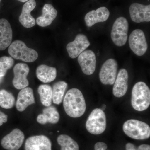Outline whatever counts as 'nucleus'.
Listing matches in <instances>:
<instances>
[{
    "instance_id": "f257e3e1",
    "label": "nucleus",
    "mask_w": 150,
    "mask_h": 150,
    "mask_svg": "<svg viewBox=\"0 0 150 150\" xmlns=\"http://www.w3.org/2000/svg\"><path fill=\"white\" fill-rule=\"evenodd\" d=\"M63 105L66 113L74 118L80 117L86 110L85 100L81 92L77 88L69 90L64 98Z\"/></svg>"
},
{
    "instance_id": "f03ea898",
    "label": "nucleus",
    "mask_w": 150,
    "mask_h": 150,
    "mask_svg": "<svg viewBox=\"0 0 150 150\" xmlns=\"http://www.w3.org/2000/svg\"><path fill=\"white\" fill-rule=\"evenodd\" d=\"M131 103L132 107L137 111L148 109L150 105V90L146 83L139 82L135 84L132 89Z\"/></svg>"
},
{
    "instance_id": "7ed1b4c3",
    "label": "nucleus",
    "mask_w": 150,
    "mask_h": 150,
    "mask_svg": "<svg viewBox=\"0 0 150 150\" xmlns=\"http://www.w3.org/2000/svg\"><path fill=\"white\" fill-rule=\"evenodd\" d=\"M123 129L127 136L134 139H146L150 137V126L146 123L139 120H127L123 124Z\"/></svg>"
},
{
    "instance_id": "20e7f679",
    "label": "nucleus",
    "mask_w": 150,
    "mask_h": 150,
    "mask_svg": "<svg viewBox=\"0 0 150 150\" xmlns=\"http://www.w3.org/2000/svg\"><path fill=\"white\" fill-rule=\"evenodd\" d=\"M8 52L13 59L28 63L35 62L38 56L37 51L28 48L24 42L20 40H15L11 43Z\"/></svg>"
},
{
    "instance_id": "39448f33",
    "label": "nucleus",
    "mask_w": 150,
    "mask_h": 150,
    "mask_svg": "<svg viewBox=\"0 0 150 150\" xmlns=\"http://www.w3.org/2000/svg\"><path fill=\"white\" fill-rule=\"evenodd\" d=\"M106 127V116L104 111L100 108L94 109L86 122V130L90 134L99 135L104 132Z\"/></svg>"
},
{
    "instance_id": "423d86ee",
    "label": "nucleus",
    "mask_w": 150,
    "mask_h": 150,
    "mask_svg": "<svg viewBox=\"0 0 150 150\" xmlns=\"http://www.w3.org/2000/svg\"><path fill=\"white\" fill-rule=\"evenodd\" d=\"M129 23L125 18L120 17L114 22L111 30V38L116 46H122L128 40Z\"/></svg>"
},
{
    "instance_id": "0eeeda50",
    "label": "nucleus",
    "mask_w": 150,
    "mask_h": 150,
    "mask_svg": "<svg viewBox=\"0 0 150 150\" xmlns=\"http://www.w3.org/2000/svg\"><path fill=\"white\" fill-rule=\"evenodd\" d=\"M129 45L136 55L143 56L148 49V43L144 31L137 29L131 33L129 38Z\"/></svg>"
},
{
    "instance_id": "6e6552de",
    "label": "nucleus",
    "mask_w": 150,
    "mask_h": 150,
    "mask_svg": "<svg viewBox=\"0 0 150 150\" xmlns=\"http://www.w3.org/2000/svg\"><path fill=\"white\" fill-rule=\"evenodd\" d=\"M118 68V63L115 59H110L105 61L99 73V79L102 83L113 85L117 77Z\"/></svg>"
},
{
    "instance_id": "1a4fd4ad",
    "label": "nucleus",
    "mask_w": 150,
    "mask_h": 150,
    "mask_svg": "<svg viewBox=\"0 0 150 150\" xmlns=\"http://www.w3.org/2000/svg\"><path fill=\"white\" fill-rule=\"evenodd\" d=\"M25 139L24 134L19 129H13L2 139L1 145L7 150H18L21 146Z\"/></svg>"
},
{
    "instance_id": "9d476101",
    "label": "nucleus",
    "mask_w": 150,
    "mask_h": 150,
    "mask_svg": "<svg viewBox=\"0 0 150 150\" xmlns=\"http://www.w3.org/2000/svg\"><path fill=\"white\" fill-rule=\"evenodd\" d=\"M14 77L13 84L17 89L21 90L29 85L27 79L30 69L28 65L24 63H18L13 68Z\"/></svg>"
},
{
    "instance_id": "9b49d317",
    "label": "nucleus",
    "mask_w": 150,
    "mask_h": 150,
    "mask_svg": "<svg viewBox=\"0 0 150 150\" xmlns=\"http://www.w3.org/2000/svg\"><path fill=\"white\" fill-rule=\"evenodd\" d=\"M90 45V43L86 36L83 34H78L74 41L67 44V49L69 56L72 59L77 58Z\"/></svg>"
},
{
    "instance_id": "f8f14e48",
    "label": "nucleus",
    "mask_w": 150,
    "mask_h": 150,
    "mask_svg": "<svg viewBox=\"0 0 150 150\" xmlns=\"http://www.w3.org/2000/svg\"><path fill=\"white\" fill-rule=\"evenodd\" d=\"M78 62L85 74L92 75L95 71L96 57L91 50H85L81 53L78 56Z\"/></svg>"
},
{
    "instance_id": "ddd939ff",
    "label": "nucleus",
    "mask_w": 150,
    "mask_h": 150,
    "mask_svg": "<svg viewBox=\"0 0 150 150\" xmlns=\"http://www.w3.org/2000/svg\"><path fill=\"white\" fill-rule=\"evenodd\" d=\"M131 20L134 22L140 23L150 21V5L145 6L139 3H133L129 8Z\"/></svg>"
},
{
    "instance_id": "4468645a",
    "label": "nucleus",
    "mask_w": 150,
    "mask_h": 150,
    "mask_svg": "<svg viewBox=\"0 0 150 150\" xmlns=\"http://www.w3.org/2000/svg\"><path fill=\"white\" fill-rule=\"evenodd\" d=\"M51 142L44 135L30 137L28 138L25 144V150H52Z\"/></svg>"
},
{
    "instance_id": "2eb2a0df",
    "label": "nucleus",
    "mask_w": 150,
    "mask_h": 150,
    "mask_svg": "<svg viewBox=\"0 0 150 150\" xmlns=\"http://www.w3.org/2000/svg\"><path fill=\"white\" fill-rule=\"evenodd\" d=\"M129 75L127 70L121 69L118 72L112 88L113 95L117 98L123 97L126 94L128 88Z\"/></svg>"
},
{
    "instance_id": "dca6fc26",
    "label": "nucleus",
    "mask_w": 150,
    "mask_h": 150,
    "mask_svg": "<svg viewBox=\"0 0 150 150\" xmlns=\"http://www.w3.org/2000/svg\"><path fill=\"white\" fill-rule=\"evenodd\" d=\"M36 5L35 0H29L23 5L21 13L19 17V21L23 27L30 28L35 25L36 21L35 18L30 13L35 8Z\"/></svg>"
},
{
    "instance_id": "f3484780",
    "label": "nucleus",
    "mask_w": 150,
    "mask_h": 150,
    "mask_svg": "<svg viewBox=\"0 0 150 150\" xmlns=\"http://www.w3.org/2000/svg\"><path fill=\"white\" fill-rule=\"evenodd\" d=\"M35 103V98L32 89L27 87L22 89L19 92L16 103L18 111H24L28 106Z\"/></svg>"
},
{
    "instance_id": "a211bd4d",
    "label": "nucleus",
    "mask_w": 150,
    "mask_h": 150,
    "mask_svg": "<svg viewBox=\"0 0 150 150\" xmlns=\"http://www.w3.org/2000/svg\"><path fill=\"white\" fill-rule=\"evenodd\" d=\"M110 15L109 11L105 7H101L96 10L89 12L85 17V21L88 27H91L96 23L106 21Z\"/></svg>"
},
{
    "instance_id": "6ab92c4d",
    "label": "nucleus",
    "mask_w": 150,
    "mask_h": 150,
    "mask_svg": "<svg viewBox=\"0 0 150 150\" xmlns=\"http://www.w3.org/2000/svg\"><path fill=\"white\" fill-rule=\"evenodd\" d=\"M13 38V31L9 22L4 18L0 19V51L9 46Z\"/></svg>"
},
{
    "instance_id": "aec40b11",
    "label": "nucleus",
    "mask_w": 150,
    "mask_h": 150,
    "mask_svg": "<svg viewBox=\"0 0 150 150\" xmlns=\"http://www.w3.org/2000/svg\"><path fill=\"white\" fill-rule=\"evenodd\" d=\"M58 12L53 6L50 4H46L42 9V15L38 18L36 23L41 27H46L51 25L56 18Z\"/></svg>"
},
{
    "instance_id": "412c9836",
    "label": "nucleus",
    "mask_w": 150,
    "mask_h": 150,
    "mask_svg": "<svg viewBox=\"0 0 150 150\" xmlns=\"http://www.w3.org/2000/svg\"><path fill=\"white\" fill-rule=\"evenodd\" d=\"M60 115L56 108L50 106L44 108L43 113L37 116V121L41 124H46L49 123L56 124L59 122Z\"/></svg>"
},
{
    "instance_id": "4be33fe9",
    "label": "nucleus",
    "mask_w": 150,
    "mask_h": 150,
    "mask_svg": "<svg viewBox=\"0 0 150 150\" xmlns=\"http://www.w3.org/2000/svg\"><path fill=\"white\" fill-rule=\"evenodd\" d=\"M36 74L38 79L44 83L53 81L57 76V70L55 67L41 65L36 69Z\"/></svg>"
},
{
    "instance_id": "5701e85b",
    "label": "nucleus",
    "mask_w": 150,
    "mask_h": 150,
    "mask_svg": "<svg viewBox=\"0 0 150 150\" xmlns=\"http://www.w3.org/2000/svg\"><path fill=\"white\" fill-rule=\"evenodd\" d=\"M68 87V84L63 81L56 83L52 88V100L54 104H61L64 99L65 91Z\"/></svg>"
},
{
    "instance_id": "b1692460",
    "label": "nucleus",
    "mask_w": 150,
    "mask_h": 150,
    "mask_svg": "<svg viewBox=\"0 0 150 150\" xmlns=\"http://www.w3.org/2000/svg\"><path fill=\"white\" fill-rule=\"evenodd\" d=\"M38 92L42 104L46 107L51 106L52 100V88L51 86L41 85L38 87Z\"/></svg>"
},
{
    "instance_id": "393cba45",
    "label": "nucleus",
    "mask_w": 150,
    "mask_h": 150,
    "mask_svg": "<svg viewBox=\"0 0 150 150\" xmlns=\"http://www.w3.org/2000/svg\"><path fill=\"white\" fill-rule=\"evenodd\" d=\"M57 142L61 146V150H79L77 143L68 135H59L57 138Z\"/></svg>"
},
{
    "instance_id": "a878e982",
    "label": "nucleus",
    "mask_w": 150,
    "mask_h": 150,
    "mask_svg": "<svg viewBox=\"0 0 150 150\" xmlns=\"http://www.w3.org/2000/svg\"><path fill=\"white\" fill-rule=\"evenodd\" d=\"M15 103L13 95L6 90H0V106L4 109L12 108Z\"/></svg>"
},
{
    "instance_id": "bb28decb",
    "label": "nucleus",
    "mask_w": 150,
    "mask_h": 150,
    "mask_svg": "<svg viewBox=\"0 0 150 150\" xmlns=\"http://www.w3.org/2000/svg\"><path fill=\"white\" fill-rule=\"evenodd\" d=\"M13 59L8 56H2L0 58V78L5 76L8 70L13 66Z\"/></svg>"
},
{
    "instance_id": "cd10ccee",
    "label": "nucleus",
    "mask_w": 150,
    "mask_h": 150,
    "mask_svg": "<svg viewBox=\"0 0 150 150\" xmlns=\"http://www.w3.org/2000/svg\"><path fill=\"white\" fill-rule=\"evenodd\" d=\"M107 145L102 142H98L95 144V150H107Z\"/></svg>"
},
{
    "instance_id": "c85d7f7f",
    "label": "nucleus",
    "mask_w": 150,
    "mask_h": 150,
    "mask_svg": "<svg viewBox=\"0 0 150 150\" xmlns=\"http://www.w3.org/2000/svg\"><path fill=\"white\" fill-rule=\"evenodd\" d=\"M8 120V115L0 111V126H1L3 123L7 122Z\"/></svg>"
},
{
    "instance_id": "c756f323",
    "label": "nucleus",
    "mask_w": 150,
    "mask_h": 150,
    "mask_svg": "<svg viewBox=\"0 0 150 150\" xmlns=\"http://www.w3.org/2000/svg\"><path fill=\"white\" fill-rule=\"evenodd\" d=\"M126 150H137V148L134 144L129 143L126 145Z\"/></svg>"
},
{
    "instance_id": "7c9ffc66",
    "label": "nucleus",
    "mask_w": 150,
    "mask_h": 150,
    "mask_svg": "<svg viewBox=\"0 0 150 150\" xmlns=\"http://www.w3.org/2000/svg\"><path fill=\"white\" fill-rule=\"evenodd\" d=\"M137 150H150V145L147 144H142L139 146L137 148Z\"/></svg>"
},
{
    "instance_id": "2f4dec72",
    "label": "nucleus",
    "mask_w": 150,
    "mask_h": 150,
    "mask_svg": "<svg viewBox=\"0 0 150 150\" xmlns=\"http://www.w3.org/2000/svg\"><path fill=\"white\" fill-rule=\"evenodd\" d=\"M105 108H106V105H105V104H103V105L102 107H101L100 109H101V110H103H103H104L105 109Z\"/></svg>"
},
{
    "instance_id": "473e14b6",
    "label": "nucleus",
    "mask_w": 150,
    "mask_h": 150,
    "mask_svg": "<svg viewBox=\"0 0 150 150\" xmlns=\"http://www.w3.org/2000/svg\"><path fill=\"white\" fill-rule=\"evenodd\" d=\"M17 1H18L20 2H21L24 3L25 2L28 1V0H17Z\"/></svg>"
},
{
    "instance_id": "72a5a7b5",
    "label": "nucleus",
    "mask_w": 150,
    "mask_h": 150,
    "mask_svg": "<svg viewBox=\"0 0 150 150\" xmlns=\"http://www.w3.org/2000/svg\"><path fill=\"white\" fill-rule=\"evenodd\" d=\"M2 78H0V82H1V81H2Z\"/></svg>"
},
{
    "instance_id": "f704fd0d",
    "label": "nucleus",
    "mask_w": 150,
    "mask_h": 150,
    "mask_svg": "<svg viewBox=\"0 0 150 150\" xmlns=\"http://www.w3.org/2000/svg\"><path fill=\"white\" fill-rule=\"evenodd\" d=\"M1 0H0V2H1Z\"/></svg>"
}]
</instances>
